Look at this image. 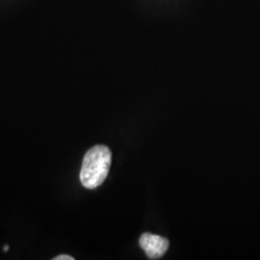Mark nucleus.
I'll return each mask as SVG.
<instances>
[{"mask_svg":"<svg viewBox=\"0 0 260 260\" xmlns=\"http://www.w3.org/2000/svg\"><path fill=\"white\" fill-rule=\"evenodd\" d=\"M8 250H9V246H8V245H6V246L4 247V251H7Z\"/></svg>","mask_w":260,"mask_h":260,"instance_id":"20e7f679","label":"nucleus"},{"mask_svg":"<svg viewBox=\"0 0 260 260\" xmlns=\"http://www.w3.org/2000/svg\"><path fill=\"white\" fill-rule=\"evenodd\" d=\"M139 243L140 246L150 259H158L162 257L169 248L168 239L152 233L142 234Z\"/></svg>","mask_w":260,"mask_h":260,"instance_id":"f03ea898","label":"nucleus"},{"mask_svg":"<svg viewBox=\"0 0 260 260\" xmlns=\"http://www.w3.org/2000/svg\"><path fill=\"white\" fill-rule=\"evenodd\" d=\"M54 260H75V258L68 254H61V255H58L54 257Z\"/></svg>","mask_w":260,"mask_h":260,"instance_id":"7ed1b4c3","label":"nucleus"},{"mask_svg":"<svg viewBox=\"0 0 260 260\" xmlns=\"http://www.w3.org/2000/svg\"><path fill=\"white\" fill-rule=\"evenodd\" d=\"M111 161V151L106 146L99 145L89 149L84 156L80 172L82 185L87 189L102 185L108 176Z\"/></svg>","mask_w":260,"mask_h":260,"instance_id":"f257e3e1","label":"nucleus"}]
</instances>
